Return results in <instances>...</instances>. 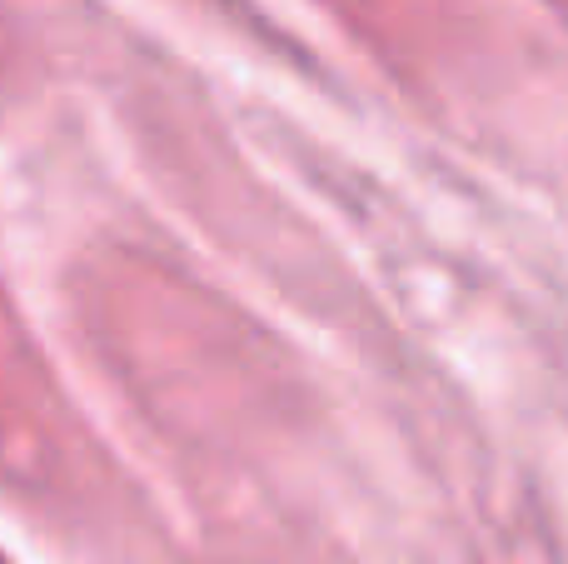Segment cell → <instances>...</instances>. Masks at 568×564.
<instances>
[]
</instances>
